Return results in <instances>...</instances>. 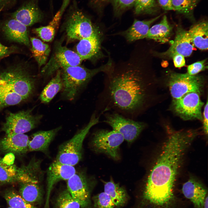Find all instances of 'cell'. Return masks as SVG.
I'll use <instances>...</instances> for the list:
<instances>
[{"mask_svg":"<svg viewBox=\"0 0 208 208\" xmlns=\"http://www.w3.org/2000/svg\"><path fill=\"white\" fill-rule=\"evenodd\" d=\"M99 2H105L107 1L108 0H98Z\"/></svg>","mask_w":208,"mask_h":208,"instance_id":"46","label":"cell"},{"mask_svg":"<svg viewBox=\"0 0 208 208\" xmlns=\"http://www.w3.org/2000/svg\"><path fill=\"white\" fill-rule=\"evenodd\" d=\"M104 192L111 197L115 207H117L124 206L129 199L125 189L112 180L104 183Z\"/></svg>","mask_w":208,"mask_h":208,"instance_id":"27","label":"cell"},{"mask_svg":"<svg viewBox=\"0 0 208 208\" xmlns=\"http://www.w3.org/2000/svg\"><path fill=\"white\" fill-rule=\"evenodd\" d=\"M20 183V195L25 201L31 204L41 200L42 191L39 183Z\"/></svg>","mask_w":208,"mask_h":208,"instance_id":"29","label":"cell"},{"mask_svg":"<svg viewBox=\"0 0 208 208\" xmlns=\"http://www.w3.org/2000/svg\"><path fill=\"white\" fill-rule=\"evenodd\" d=\"M70 12L66 27L67 35L69 38L80 40L100 36L90 20L81 10L76 8Z\"/></svg>","mask_w":208,"mask_h":208,"instance_id":"6","label":"cell"},{"mask_svg":"<svg viewBox=\"0 0 208 208\" xmlns=\"http://www.w3.org/2000/svg\"><path fill=\"white\" fill-rule=\"evenodd\" d=\"M104 122L123 136L124 140L129 143L134 141L145 127V124L135 121L115 112L106 113Z\"/></svg>","mask_w":208,"mask_h":208,"instance_id":"10","label":"cell"},{"mask_svg":"<svg viewBox=\"0 0 208 208\" xmlns=\"http://www.w3.org/2000/svg\"><path fill=\"white\" fill-rule=\"evenodd\" d=\"M25 99L8 86L0 83V109L17 105Z\"/></svg>","mask_w":208,"mask_h":208,"instance_id":"32","label":"cell"},{"mask_svg":"<svg viewBox=\"0 0 208 208\" xmlns=\"http://www.w3.org/2000/svg\"><path fill=\"white\" fill-rule=\"evenodd\" d=\"M133 6L136 14H155L159 10L156 0H136Z\"/></svg>","mask_w":208,"mask_h":208,"instance_id":"35","label":"cell"},{"mask_svg":"<svg viewBox=\"0 0 208 208\" xmlns=\"http://www.w3.org/2000/svg\"><path fill=\"white\" fill-rule=\"evenodd\" d=\"M203 84V78L196 75L172 73L169 77L168 85L173 100L178 99L190 92L200 94Z\"/></svg>","mask_w":208,"mask_h":208,"instance_id":"8","label":"cell"},{"mask_svg":"<svg viewBox=\"0 0 208 208\" xmlns=\"http://www.w3.org/2000/svg\"><path fill=\"white\" fill-rule=\"evenodd\" d=\"M201 0H172L174 11L194 21V9Z\"/></svg>","mask_w":208,"mask_h":208,"instance_id":"31","label":"cell"},{"mask_svg":"<svg viewBox=\"0 0 208 208\" xmlns=\"http://www.w3.org/2000/svg\"><path fill=\"white\" fill-rule=\"evenodd\" d=\"M161 16L160 15L146 21L135 19L132 25L127 29L120 33V34L129 42L146 38L150 25Z\"/></svg>","mask_w":208,"mask_h":208,"instance_id":"22","label":"cell"},{"mask_svg":"<svg viewBox=\"0 0 208 208\" xmlns=\"http://www.w3.org/2000/svg\"><path fill=\"white\" fill-rule=\"evenodd\" d=\"M39 160L32 159L26 166L18 168V182L39 183L42 178V172Z\"/></svg>","mask_w":208,"mask_h":208,"instance_id":"24","label":"cell"},{"mask_svg":"<svg viewBox=\"0 0 208 208\" xmlns=\"http://www.w3.org/2000/svg\"><path fill=\"white\" fill-rule=\"evenodd\" d=\"M172 27L169 23L166 15L161 21L150 28L146 38L161 43L168 41L171 36Z\"/></svg>","mask_w":208,"mask_h":208,"instance_id":"26","label":"cell"},{"mask_svg":"<svg viewBox=\"0 0 208 208\" xmlns=\"http://www.w3.org/2000/svg\"><path fill=\"white\" fill-rule=\"evenodd\" d=\"M194 45L202 50L208 49L207 21L202 20L192 25L188 31Z\"/></svg>","mask_w":208,"mask_h":208,"instance_id":"25","label":"cell"},{"mask_svg":"<svg viewBox=\"0 0 208 208\" xmlns=\"http://www.w3.org/2000/svg\"><path fill=\"white\" fill-rule=\"evenodd\" d=\"M116 14H119L123 11L134 5L136 0H111Z\"/></svg>","mask_w":208,"mask_h":208,"instance_id":"38","label":"cell"},{"mask_svg":"<svg viewBox=\"0 0 208 208\" xmlns=\"http://www.w3.org/2000/svg\"><path fill=\"white\" fill-rule=\"evenodd\" d=\"M63 88L61 70H59L42 91L39 96L40 100L43 103H49L58 92L62 90Z\"/></svg>","mask_w":208,"mask_h":208,"instance_id":"28","label":"cell"},{"mask_svg":"<svg viewBox=\"0 0 208 208\" xmlns=\"http://www.w3.org/2000/svg\"><path fill=\"white\" fill-rule=\"evenodd\" d=\"M124 140L121 134L114 130L99 129L93 134L91 146L95 151L117 159L119 157L120 146Z\"/></svg>","mask_w":208,"mask_h":208,"instance_id":"9","label":"cell"},{"mask_svg":"<svg viewBox=\"0 0 208 208\" xmlns=\"http://www.w3.org/2000/svg\"><path fill=\"white\" fill-rule=\"evenodd\" d=\"M12 16L27 27L41 22L44 15L37 3L34 0H32L20 7L12 14Z\"/></svg>","mask_w":208,"mask_h":208,"instance_id":"17","label":"cell"},{"mask_svg":"<svg viewBox=\"0 0 208 208\" xmlns=\"http://www.w3.org/2000/svg\"><path fill=\"white\" fill-rule=\"evenodd\" d=\"M2 32L8 40L30 46L27 27L12 18L6 21L2 27Z\"/></svg>","mask_w":208,"mask_h":208,"instance_id":"16","label":"cell"},{"mask_svg":"<svg viewBox=\"0 0 208 208\" xmlns=\"http://www.w3.org/2000/svg\"><path fill=\"white\" fill-rule=\"evenodd\" d=\"M59 127L47 131H38L34 134L28 143V150L48 153L49 147L57 133L61 129Z\"/></svg>","mask_w":208,"mask_h":208,"instance_id":"21","label":"cell"},{"mask_svg":"<svg viewBox=\"0 0 208 208\" xmlns=\"http://www.w3.org/2000/svg\"><path fill=\"white\" fill-rule=\"evenodd\" d=\"M7 208H13L9 206V207H8Z\"/></svg>","mask_w":208,"mask_h":208,"instance_id":"47","label":"cell"},{"mask_svg":"<svg viewBox=\"0 0 208 208\" xmlns=\"http://www.w3.org/2000/svg\"><path fill=\"white\" fill-rule=\"evenodd\" d=\"M184 196L192 202L194 208H203L207 195V190L200 183L191 178L183 185Z\"/></svg>","mask_w":208,"mask_h":208,"instance_id":"20","label":"cell"},{"mask_svg":"<svg viewBox=\"0 0 208 208\" xmlns=\"http://www.w3.org/2000/svg\"><path fill=\"white\" fill-rule=\"evenodd\" d=\"M168 136L148 175L143 199L153 206L168 204L174 197L173 189L183 154L198 133L194 130H173L168 127Z\"/></svg>","mask_w":208,"mask_h":208,"instance_id":"1","label":"cell"},{"mask_svg":"<svg viewBox=\"0 0 208 208\" xmlns=\"http://www.w3.org/2000/svg\"><path fill=\"white\" fill-rule=\"evenodd\" d=\"M1 184L0 183V185Z\"/></svg>","mask_w":208,"mask_h":208,"instance_id":"48","label":"cell"},{"mask_svg":"<svg viewBox=\"0 0 208 208\" xmlns=\"http://www.w3.org/2000/svg\"><path fill=\"white\" fill-rule=\"evenodd\" d=\"M208 101L207 100L206 104L205 105L204 112L203 113V127L204 132L206 135L208 133Z\"/></svg>","mask_w":208,"mask_h":208,"instance_id":"43","label":"cell"},{"mask_svg":"<svg viewBox=\"0 0 208 208\" xmlns=\"http://www.w3.org/2000/svg\"><path fill=\"white\" fill-rule=\"evenodd\" d=\"M28 136L24 134L6 136L0 141V152L18 155L25 153L28 150Z\"/></svg>","mask_w":208,"mask_h":208,"instance_id":"18","label":"cell"},{"mask_svg":"<svg viewBox=\"0 0 208 208\" xmlns=\"http://www.w3.org/2000/svg\"><path fill=\"white\" fill-rule=\"evenodd\" d=\"M101 95L103 112L110 110L126 117H136L146 104L148 85L138 67L131 65L108 73Z\"/></svg>","mask_w":208,"mask_h":208,"instance_id":"2","label":"cell"},{"mask_svg":"<svg viewBox=\"0 0 208 208\" xmlns=\"http://www.w3.org/2000/svg\"><path fill=\"white\" fill-rule=\"evenodd\" d=\"M76 173L73 166L55 160L50 164L47 172V192L44 208H49V197L55 185L61 181H67Z\"/></svg>","mask_w":208,"mask_h":208,"instance_id":"13","label":"cell"},{"mask_svg":"<svg viewBox=\"0 0 208 208\" xmlns=\"http://www.w3.org/2000/svg\"><path fill=\"white\" fill-rule=\"evenodd\" d=\"M42 116L33 115L30 110L10 113L2 124L1 130L7 135L24 134L35 128Z\"/></svg>","mask_w":208,"mask_h":208,"instance_id":"7","label":"cell"},{"mask_svg":"<svg viewBox=\"0 0 208 208\" xmlns=\"http://www.w3.org/2000/svg\"><path fill=\"white\" fill-rule=\"evenodd\" d=\"M172 58L173 59L174 65L176 67L180 68L185 65V60L184 57L183 55L176 54Z\"/></svg>","mask_w":208,"mask_h":208,"instance_id":"41","label":"cell"},{"mask_svg":"<svg viewBox=\"0 0 208 208\" xmlns=\"http://www.w3.org/2000/svg\"><path fill=\"white\" fill-rule=\"evenodd\" d=\"M67 190L82 208L90 204V192L87 178L83 173H76L67 181Z\"/></svg>","mask_w":208,"mask_h":208,"instance_id":"14","label":"cell"},{"mask_svg":"<svg viewBox=\"0 0 208 208\" xmlns=\"http://www.w3.org/2000/svg\"><path fill=\"white\" fill-rule=\"evenodd\" d=\"M194 46L188 31L179 26L177 28L172 43L167 51L162 53V55L172 58L176 54L188 57L192 54Z\"/></svg>","mask_w":208,"mask_h":208,"instance_id":"15","label":"cell"},{"mask_svg":"<svg viewBox=\"0 0 208 208\" xmlns=\"http://www.w3.org/2000/svg\"><path fill=\"white\" fill-rule=\"evenodd\" d=\"M93 200L95 208H114L115 207L111 197L105 192L94 196Z\"/></svg>","mask_w":208,"mask_h":208,"instance_id":"37","label":"cell"},{"mask_svg":"<svg viewBox=\"0 0 208 208\" xmlns=\"http://www.w3.org/2000/svg\"><path fill=\"white\" fill-rule=\"evenodd\" d=\"M17 48L14 46L7 47L3 45L0 42V59L16 52Z\"/></svg>","mask_w":208,"mask_h":208,"instance_id":"40","label":"cell"},{"mask_svg":"<svg viewBox=\"0 0 208 208\" xmlns=\"http://www.w3.org/2000/svg\"><path fill=\"white\" fill-rule=\"evenodd\" d=\"M70 0H64L62 6L49 24L34 29V31L43 41L49 42L53 39L62 16Z\"/></svg>","mask_w":208,"mask_h":208,"instance_id":"23","label":"cell"},{"mask_svg":"<svg viewBox=\"0 0 208 208\" xmlns=\"http://www.w3.org/2000/svg\"><path fill=\"white\" fill-rule=\"evenodd\" d=\"M79 204L72 197L68 190L62 192L58 196L55 208H80Z\"/></svg>","mask_w":208,"mask_h":208,"instance_id":"36","label":"cell"},{"mask_svg":"<svg viewBox=\"0 0 208 208\" xmlns=\"http://www.w3.org/2000/svg\"><path fill=\"white\" fill-rule=\"evenodd\" d=\"M31 45V50L39 67L45 64L51 51L49 45L40 40L34 37L30 38Z\"/></svg>","mask_w":208,"mask_h":208,"instance_id":"30","label":"cell"},{"mask_svg":"<svg viewBox=\"0 0 208 208\" xmlns=\"http://www.w3.org/2000/svg\"><path fill=\"white\" fill-rule=\"evenodd\" d=\"M112 68V60L109 58L105 64L94 69H89L79 65L62 68V97L69 101L74 100L94 76L101 72L107 73Z\"/></svg>","mask_w":208,"mask_h":208,"instance_id":"3","label":"cell"},{"mask_svg":"<svg viewBox=\"0 0 208 208\" xmlns=\"http://www.w3.org/2000/svg\"><path fill=\"white\" fill-rule=\"evenodd\" d=\"M159 5L165 11L174 10L172 0H158Z\"/></svg>","mask_w":208,"mask_h":208,"instance_id":"42","label":"cell"},{"mask_svg":"<svg viewBox=\"0 0 208 208\" xmlns=\"http://www.w3.org/2000/svg\"><path fill=\"white\" fill-rule=\"evenodd\" d=\"M200 94L196 92H190L178 99L173 100L174 111L183 120L202 121L201 111L204 103L200 100Z\"/></svg>","mask_w":208,"mask_h":208,"instance_id":"11","label":"cell"},{"mask_svg":"<svg viewBox=\"0 0 208 208\" xmlns=\"http://www.w3.org/2000/svg\"><path fill=\"white\" fill-rule=\"evenodd\" d=\"M14 159V157L12 153H8L5 157L2 158L3 161L5 164H13Z\"/></svg>","mask_w":208,"mask_h":208,"instance_id":"44","label":"cell"},{"mask_svg":"<svg viewBox=\"0 0 208 208\" xmlns=\"http://www.w3.org/2000/svg\"><path fill=\"white\" fill-rule=\"evenodd\" d=\"M206 59L195 62L187 68V73L190 75H195L207 68Z\"/></svg>","mask_w":208,"mask_h":208,"instance_id":"39","label":"cell"},{"mask_svg":"<svg viewBox=\"0 0 208 208\" xmlns=\"http://www.w3.org/2000/svg\"><path fill=\"white\" fill-rule=\"evenodd\" d=\"M100 36L80 40L76 46L77 53L83 60L98 59L103 56L101 49Z\"/></svg>","mask_w":208,"mask_h":208,"instance_id":"19","label":"cell"},{"mask_svg":"<svg viewBox=\"0 0 208 208\" xmlns=\"http://www.w3.org/2000/svg\"><path fill=\"white\" fill-rule=\"evenodd\" d=\"M18 168L14 164L5 163L0 157V183H10L18 182Z\"/></svg>","mask_w":208,"mask_h":208,"instance_id":"33","label":"cell"},{"mask_svg":"<svg viewBox=\"0 0 208 208\" xmlns=\"http://www.w3.org/2000/svg\"><path fill=\"white\" fill-rule=\"evenodd\" d=\"M3 196L9 207L13 208H36L13 190L6 191Z\"/></svg>","mask_w":208,"mask_h":208,"instance_id":"34","label":"cell"},{"mask_svg":"<svg viewBox=\"0 0 208 208\" xmlns=\"http://www.w3.org/2000/svg\"><path fill=\"white\" fill-rule=\"evenodd\" d=\"M99 122V117L95 113L88 123L71 139L60 146L55 161L62 164L74 166L82 157L84 140L91 127Z\"/></svg>","mask_w":208,"mask_h":208,"instance_id":"5","label":"cell"},{"mask_svg":"<svg viewBox=\"0 0 208 208\" xmlns=\"http://www.w3.org/2000/svg\"><path fill=\"white\" fill-rule=\"evenodd\" d=\"M35 81L28 65L22 63L9 66L0 73V83L25 99L32 94Z\"/></svg>","mask_w":208,"mask_h":208,"instance_id":"4","label":"cell"},{"mask_svg":"<svg viewBox=\"0 0 208 208\" xmlns=\"http://www.w3.org/2000/svg\"><path fill=\"white\" fill-rule=\"evenodd\" d=\"M83 61L76 52L59 44L49 62L42 68L41 73L49 76L60 68L79 65Z\"/></svg>","mask_w":208,"mask_h":208,"instance_id":"12","label":"cell"},{"mask_svg":"<svg viewBox=\"0 0 208 208\" xmlns=\"http://www.w3.org/2000/svg\"><path fill=\"white\" fill-rule=\"evenodd\" d=\"M10 1V0H0V7L5 5L9 3Z\"/></svg>","mask_w":208,"mask_h":208,"instance_id":"45","label":"cell"}]
</instances>
